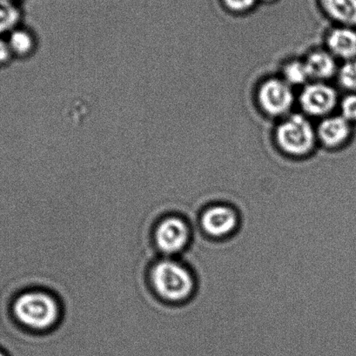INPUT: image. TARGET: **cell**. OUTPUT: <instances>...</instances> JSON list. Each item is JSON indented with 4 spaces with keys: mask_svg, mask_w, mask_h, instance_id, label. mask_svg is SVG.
Masks as SVG:
<instances>
[{
    "mask_svg": "<svg viewBox=\"0 0 356 356\" xmlns=\"http://www.w3.org/2000/svg\"><path fill=\"white\" fill-rule=\"evenodd\" d=\"M11 314L16 323L25 330L44 333L60 323L62 306L53 293L41 289H29L13 297Z\"/></svg>",
    "mask_w": 356,
    "mask_h": 356,
    "instance_id": "6da1fadb",
    "label": "cell"
},
{
    "mask_svg": "<svg viewBox=\"0 0 356 356\" xmlns=\"http://www.w3.org/2000/svg\"><path fill=\"white\" fill-rule=\"evenodd\" d=\"M148 280L155 295L167 303L188 302L197 289L195 274L179 258H157L150 266Z\"/></svg>",
    "mask_w": 356,
    "mask_h": 356,
    "instance_id": "7a4b0ae2",
    "label": "cell"
},
{
    "mask_svg": "<svg viewBox=\"0 0 356 356\" xmlns=\"http://www.w3.org/2000/svg\"><path fill=\"white\" fill-rule=\"evenodd\" d=\"M274 136L280 151L295 159L309 156L318 145L316 127L302 113H291L280 120Z\"/></svg>",
    "mask_w": 356,
    "mask_h": 356,
    "instance_id": "3957f363",
    "label": "cell"
},
{
    "mask_svg": "<svg viewBox=\"0 0 356 356\" xmlns=\"http://www.w3.org/2000/svg\"><path fill=\"white\" fill-rule=\"evenodd\" d=\"M152 240L160 257L178 258L191 243V224L181 214H165L155 224Z\"/></svg>",
    "mask_w": 356,
    "mask_h": 356,
    "instance_id": "277c9868",
    "label": "cell"
},
{
    "mask_svg": "<svg viewBox=\"0 0 356 356\" xmlns=\"http://www.w3.org/2000/svg\"><path fill=\"white\" fill-rule=\"evenodd\" d=\"M240 214L232 204L211 202L203 207L199 216V226L202 233L212 240H225L239 230Z\"/></svg>",
    "mask_w": 356,
    "mask_h": 356,
    "instance_id": "5b68a950",
    "label": "cell"
},
{
    "mask_svg": "<svg viewBox=\"0 0 356 356\" xmlns=\"http://www.w3.org/2000/svg\"><path fill=\"white\" fill-rule=\"evenodd\" d=\"M257 99L265 115L279 120L291 113L296 100L293 88L281 77L264 79L258 86Z\"/></svg>",
    "mask_w": 356,
    "mask_h": 356,
    "instance_id": "8992f818",
    "label": "cell"
},
{
    "mask_svg": "<svg viewBox=\"0 0 356 356\" xmlns=\"http://www.w3.org/2000/svg\"><path fill=\"white\" fill-rule=\"evenodd\" d=\"M297 102L304 115L321 120L334 114L340 98L327 82L310 81L300 89Z\"/></svg>",
    "mask_w": 356,
    "mask_h": 356,
    "instance_id": "52a82bcc",
    "label": "cell"
},
{
    "mask_svg": "<svg viewBox=\"0 0 356 356\" xmlns=\"http://www.w3.org/2000/svg\"><path fill=\"white\" fill-rule=\"evenodd\" d=\"M353 127L341 114L323 118L316 126L318 144L328 150L341 149L350 140Z\"/></svg>",
    "mask_w": 356,
    "mask_h": 356,
    "instance_id": "ba28073f",
    "label": "cell"
},
{
    "mask_svg": "<svg viewBox=\"0 0 356 356\" xmlns=\"http://www.w3.org/2000/svg\"><path fill=\"white\" fill-rule=\"evenodd\" d=\"M325 48L342 62L356 58V29L337 26L325 36Z\"/></svg>",
    "mask_w": 356,
    "mask_h": 356,
    "instance_id": "9c48e42d",
    "label": "cell"
},
{
    "mask_svg": "<svg viewBox=\"0 0 356 356\" xmlns=\"http://www.w3.org/2000/svg\"><path fill=\"white\" fill-rule=\"evenodd\" d=\"M310 81L327 82L337 77L339 68L337 58L326 48H316L302 58Z\"/></svg>",
    "mask_w": 356,
    "mask_h": 356,
    "instance_id": "30bf717a",
    "label": "cell"
},
{
    "mask_svg": "<svg viewBox=\"0 0 356 356\" xmlns=\"http://www.w3.org/2000/svg\"><path fill=\"white\" fill-rule=\"evenodd\" d=\"M8 43L13 55L27 58L33 56L39 49L40 40L35 31L19 26L12 31Z\"/></svg>",
    "mask_w": 356,
    "mask_h": 356,
    "instance_id": "8fae6325",
    "label": "cell"
},
{
    "mask_svg": "<svg viewBox=\"0 0 356 356\" xmlns=\"http://www.w3.org/2000/svg\"><path fill=\"white\" fill-rule=\"evenodd\" d=\"M321 4L338 26L356 29V0H321Z\"/></svg>",
    "mask_w": 356,
    "mask_h": 356,
    "instance_id": "7c38bea8",
    "label": "cell"
},
{
    "mask_svg": "<svg viewBox=\"0 0 356 356\" xmlns=\"http://www.w3.org/2000/svg\"><path fill=\"white\" fill-rule=\"evenodd\" d=\"M281 78L292 88L302 86L310 82L309 72H307L303 58H291L282 65Z\"/></svg>",
    "mask_w": 356,
    "mask_h": 356,
    "instance_id": "4fadbf2b",
    "label": "cell"
},
{
    "mask_svg": "<svg viewBox=\"0 0 356 356\" xmlns=\"http://www.w3.org/2000/svg\"><path fill=\"white\" fill-rule=\"evenodd\" d=\"M22 12L15 2L0 0V34L10 32L19 26Z\"/></svg>",
    "mask_w": 356,
    "mask_h": 356,
    "instance_id": "5bb4252c",
    "label": "cell"
},
{
    "mask_svg": "<svg viewBox=\"0 0 356 356\" xmlns=\"http://www.w3.org/2000/svg\"><path fill=\"white\" fill-rule=\"evenodd\" d=\"M337 82L347 92H356V58L343 61L339 65Z\"/></svg>",
    "mask_w": 356,
    "mask_h": 356,
    "instance_id": "9a60e30c",
    "label": "cell"
},
{
    "mask_svg": "<svg viewBox=\"0 0 356 356\" xmlns=\"http://www.w3.org/2000/svg\"><path fill=\"white\" fill-rule=\"evenodd\" d=\"M338 108L340 109L339 114L355 125L356 124V92H348L342 97Z\"/></svg>",
    "mask_w": 356,
    "mask_h": 356,
    "instance_id": "2e32d148",
    "label": "cell"
},
{
    "mask_svg": "<svg viewBox=\"0 0 356 356\" xmlns=\"http://www.w3.org/2000/svg\"><path fill=\"white\" fill-rule=\"evenodd\" d=\"M257 2V0H224L227 8L234 13H244L248 11Z\"/></svg>",
    "mask_w": 356,
    "mask_h": 356,
    "instance_id": "e0dca14e",
    "label": "cell"
},
{
    "mask_svg": "<svg viewBox=\"0 0 356 356\" xmlns=\"http://www.w3.org/2000/svg\"><path fill=\"white\" fill-rule=\"evenodd\" d=\"M13 56L8 42L0 40V65L6 64Z\"/></svg>",
    "mask_w": 356,
    "mask_h": 356,
    "instance_id": "ac0fdd59",
    "label": "cell"
},
{
    "mask_svg": "<svg viewBox=\"0 0 356 356\" xmlns=\"http://www.w3.org/2000/svg\"><path fill=\"white\" fill-rule=\"evenodd\" d=\"M0 356H6V355L4 352L0 350Z\"/></svg>",
    "mask_w": 356,
    "mask_h": 356,
    "instance_id": "d6986e66",
    "label": "cell"
},
{
    "mask_svg": "<svg viewBox=\"0 0 356 356\" xmlns=\"http://www.w3.org/2000/svg\"><path fill=\"white\" fill-rule=\"evenodd\" d=\"M11 1L15 2L17 1V0H11Z\"/></svg>",
    "mask_w": 356,
    "mask_h": 356,
    "instance_id": "ffe728a7",
    "label": "cell"
},
{
    "mask_svg": "<svg viewBox=\"0 0 356 356\" xmlns=\"http://www.w3.org/2000/svg\"><path fill=\"white\" fill-rule=\"evenodd\" d=\"M266 1H271V0H266Z\"/></svg>",
    "mask_w": 356,
    "mask_h": 356,
    "instance_id": "44dd1931",
    "label": "cell"
}]
</instances>
